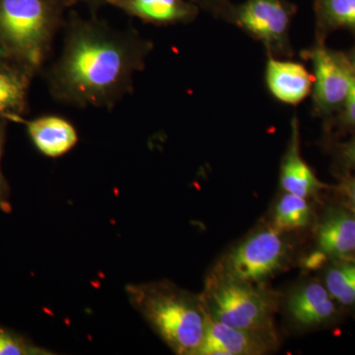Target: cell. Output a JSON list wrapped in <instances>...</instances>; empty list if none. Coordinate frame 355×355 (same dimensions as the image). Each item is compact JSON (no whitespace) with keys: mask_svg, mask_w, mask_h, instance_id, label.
Returning a JSON list of instances; mask_svg holds the SVG:
<instances>
[{"mask_svg":"<svg viewBox=\"0 0 355 355\" xmlns=\"http://www.w3.org/2000/svg\"><path fill=\"white\" fill-rule=\"evenodd\" d=\"M150 51V42L135 31L73 18L49 72L51 94L77 108H112L132 91L135 73L144 69Z\"/></svg>","mask_w":355,"mask_h":355,"instance_id":"6da1fadb","label":"cell"},{"mask_svg":"<svg viewBox=\"0 0 355 355\" xmlns=\"http://www.w3.org/2000/svg\"><path fill=\"white\" fill-rule=\"evenodd\" d=\"M127 293L133 307L173 352L198 354L209 321L202 298L168 282L132 284Z\"/></svg>","mask_w":355,"mask_h":355,"instance_id":"7a4b0ae2","label":"cell"},{"mask_svg":"<svg viewBox=\"0 0 355 355\" xmlns=\"http://www.w3.org/2000/svg\"><path fill=\"white\" fill-rule=\"evenodd\" d=\"M69 0H0V39L32 69L50 50Z\"/></svg>","mask_w":355,"mask_h":355,"instance_id":"3957f363","label":"cell"},{"mask_svg":"<svg viewBox=\"0 0 355 355\" xmlns=\"http://www.w3.org/2000/svg\"><path fill=\"white\" fill-rule=\"evenodd\" d=\"M207 314L219 323L243 330L272 331L275 301L256 284L216 272L200 296Z\"/></svg>","mask_w":355,"mask_h":355,"instance_id":"277c9868","label":"cell"},{"mask_svg":"<svg viewBox=\"0 0 355 355\" xmlns=\"http://www.w3.org/2000/svg\"><path fill=\"white\" fill-rule=\"evenodd\" d=\"M296 6L287 0H245L228 3L220 15L261 42L270 57L291 53L289 28Z\"/></svg>","mask_w":355,"mask_h":355,"instance_id":"5b68a950","label":"cell"},{"mask_svg":"<svg viewBox=\"0 0 355 355\" xmlns=\"http://www.w3.org/2000/svg\"><path fill=\"white\" fill-rule=\"evenodd\" d=\"M286 243L277 228L261 229L226 257L218 272L240 282L258 284L284 265Z\"/></svg>","mask_w":355,"mask_h":355,"instance_id":"8992f818","label":"cell"},{"mask_svg":"<svg viewBox=\"0 0 355 355\" xmlns=\"http://www.w3.org/2000/svg\"><path fill=\"white\" fill-rule=\"evenodd\" d=\"M306 55L314 69L312 90L315 110L323 116L340 112L349 95L354 76L347 55L330 50L322 41Z\"/></svg>","mask_w":355,"mask_h":355,"instance_id":"52a82bcc","label":"cell"},{"mask_svg":"<svg viewBox=\"0 0 355 355\" xmlns=\"http://www.w3.org/2000/svg\"><path fill=\"white\" fill-rule=\"evenodd\" d=\"M275 343L272 331L243 330L209 316L207 331L197 355H260Z\"/></svg>","mask_w":355,"mask_h":355,"instance_id":"ba28073f","label":"cell"},{"mask_svg":"<svg viewBox=\"0 0 355 355\" xmlns=\"http://www.w3.org/2000/svg\"><path fill=\"white\" fill-rule=\"evenodd\" d=\"M266 81L273 97L286 104L296 105L310 94L314 78L304 65L270 57L266 64Z\"/></svg>","mask_w":355,"mask_h":355,"instance_id":"9c48e42d","label":"cell"},{"mask_svg":"<svg viewBox=\"0 0 355 355\" xmlns=\"http://www.w3.org/2000/svg\"><path fill=\"white\" fill-rule=\"evenodd\" d=\"M108 4L155 25L191 22L197 17L200 8L187 0H109Z\"/></svg>","mask_w":355,"mask_h":355,"instance_id":"30bf717a","label":"cell"},{"mask_svg":"<svg viewBox=\"0 0 355 355\" xmlns=\"http://www.w3.org/2000/svg\"><path fill=\"white\" fill-rule=\"evenodd\" d=\"M28 133L40 153L60 157L71 150L78 141L76 128L64 118L46 116L27 123Z\"/></svg>","mask_w":355,"mask_h":355,"instance_id":"8fae6325","label":"cell"},{"mask_svg":"<svg viewBox=\"0 0 355 355\" xmlns=\"http://www.w3.org/2000/svg\"><path fill=\"white\" fill-rule=\"evenodd\" d=\"M292 319L301 326H315L331 319L336 306L326 287L317 282L296 289L287 302Z\"/></svg>","mask_w":355,"mask_h":355,"instance_id":"7c38bea8","label":"cell"},{"mask_svg":"<svg viewBox=\"0 0 355 355\" xmlns=\"http://www.w3.org/2000/svg\"><path fill=\"white\" fill-rule=\"evenodd\" d=\"M280 184L286 193L305 198L314 195L323 187L307 163L301 157L296 118L292 121L291 144L282 161Z\"/></svg>","mask_w":355,"mask_h":355,"instance_id":"4fadbf2b","label":"cell"},{"mask_svg":"<svg viewBox=\"0 0 355 355\" xmlns=\"http://www.w3.org/2000/svg\"><path fill=\"white\" fill-rule=\"evenodd\" d=\"M319 251L324 256L343 257L355 252V216L334 210L320 224L317 233Z\"/></svg>","mask_w":355,"mask_h":355,"instance_id":"5bb4252c","label":"cell"},{"mask_svg":"<svg viewBox=\"0 0 355 355\" xmlns=\"http://www.w3.org/2000/svg\"><path fill=\"white\" fill-rule=\"evenodd\" d=\"M314 10L320 40L340 29L355 34V0H315Z\"/></svg>","mask_w":355,"mask_h":355,"instance_id":"9a60e30c","label":"cell"},{"mask_svg":"<svg viewBox=\"0 0 355 355\" xmlns=\"http://www.w3.org/2000/svg\"><path fill=\"white\" fill-rule=\"evenodd\" d=\"M28 81L23 72L0 69V116L17 119L24 108Z\"/></svg>","mask_w":355,"mask_h":355,"instance_id":"2e32d148","label":"cell"},{"mask_svg":"<svg viewBox=\"0 0 355 355\" xmlns=\"http://www.w3.org/2000/svg\"><path fill=\"white\" fill-rule=\"evenodd\" d=\"M310 212L305 198L286 193L275 207L273 227L282 233L305 227L310 220Z\"/></svg>","mask_w":355,"mask_h":355,"instance_id":"e0dca14e","label":"cell"},{"mask_svg":"<svg viewBox=\"0 0 355 355\" xmlns=\"http://www.w3.org/2000/svg\"><path fill=\"white\" fill-rule=\"evenodd\" d=\"M326 288L343 305L355 304V261L334 266L326 275Z\"/></svg>","mask_w":355,"mask_h":355,"instance_id":"ac0fdd59","label":"cell"},{"mask_svg":"<svg viewBox=\"0 0 355 355\" xmlns=\"http://www.w3.org/2000/svg\"><path fill=\"white\" fill-rule=\"evenodd\" d=\"M51 354L17 331L0 326V355Z\"/></svg>","mask_w":355,"mask_h":355,"instance_id":"d6986e66","label":"cell"},{"mask_svg":"<svg viewBox=\"0 0 355 355\" xmlns=\"http://www.w3.org/2000/svg\"><path fill=\"white\" fill-rule=\"evenodd\" d=\"M340 121L347 127L355 128V76H352L349 95L340 111Z\"/></svg>","mask_w":355,"mask_h":355,"instance_id":"ffe728a7","label":"cell"},{"mask_svg":"<svg viewBox=\"0 0 355 355\" xmlns=\"http://www.w3.org/2000/svg\"><path fill=\"white\" fill-rule=\"evenodd\" d=\"M4 133L2 127H0V209L4 212L11 211L10 191H9L8 184H7L6 178L1 171V156L2 149H3Z\"/></svg>","mask_w":355,"mask_h":355,"instance_id":"44dd1931","label":"cell"},{"mask_svg":"<svg viewBox=\"0 0 355 355\" xmlns=\"http://www.w3.org/2000/svg\"><path fill=\"white\" fill-rule=\"evenodd\" d=\"M190 1L198 7L216 14L220 13L222 9L229 3V0H190Z\"/></svg>","mask_w":355,"mask_h":355,"instance_id":"7402d4cb","label":"cell"},{"mask_svg":"<svg viewBox=\"0 0 355 355\" xmlns=\"http://www.w3.org/2000/svg\"><path fill=\"white\" fill-rule=\"evenodd\" d=\"M345 188H347V193H349L350 200H352V205L355 211V176L350 178L349 181L345 184Z\"/></svg>","mask_w":355,"mask_h":355,"instance_id":"603a6c76","label":"cell"},{"mask_svg":"<svg viewBox=\"0 0 355 355\" xmlns=\"http://www.w3.org/2000/svg\"><path fill=\"white\" fill-rule=\"evenodd\" d=\"M345 155L352 164L355 165V137L345 148Z\"/></svg>","mask_w":355,"mask_h":355,"instance_id":"cb8c5ba5","label":"cell"},{"mask_svg":"<svg viewBox=\"0 0 355 355\" xmlns=\"http://www.w3.org/2000/svg\"><path fill=\"white\" fill-rule=\"evenodd\" d=\"M109 0H69L70 6L74 3H83L89 4L91 6H102V4H108Z\"/></svg>","mask_w":355,"mask_h":355,"instance_id":"d4e9b609","label":"cell"},{"mask_svg":"<svg viewBox=\"0 0 355 355\" xmlns=\"http://www.w3.org/2000/svg\"><path fill=\"white\" fill-rule=\"evenodd\" d=\"M347 60H349V64L350 65V69H352V72L355 76V49L350 51L349 55H347Z\"/></svg>","mask_w":355,"mask_h":355,"instance_id":"484cf974","label":"cell"},{"mask_svg":"<svg viewBox=\"0 0 355 355\" xmlns=\"http://www.w3.org/2000/svg\"><path fill=\"white\" fill-rule=\"evenodd\" d=\"M4 55H6V49L2 48V46H0V62H1V60L4 58Z\"/></svg>","mask_w":355,"mask_h":355,"instance_id":"4316f807","label":"cell"}]
</instances>
